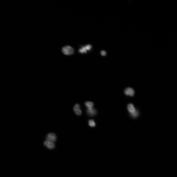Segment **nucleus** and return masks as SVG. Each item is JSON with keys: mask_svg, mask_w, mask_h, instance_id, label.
Instances as JSON below:
<instances>
[{"mask_svg": "<svg viewBox=\"0 0 177 177\" xmlns=\"http://www.w3.org/2000/svg\"><path fill=\"white\" fill-rule=\"evenodd\" d=\"M127 109L131 115L134 118L137 117L139 114V112L136 110L133 104H129L128 105Z\"/></svg>", "mask_w": 177, "mask_h": 177, "instance_id": "obj_1", "label": "nucleus"}, {"mask_svg": "<svg viewBox=\"0 0 177 177\" xmlns=\"http://www.w3.org/2000/svg\"><path fill=\"white\" fill-rule=\"evenodd\" d=\"M63 53L66 55H71L74 53V50L73 48L69 46H66L63 47L62 49Z\"/></svg>", "mask_w": 177, "mask_h": 177, "instance_id": "obj_2", "label": "nucleus"}, {"mask_svg": "<svg viewBox=\"0 0 177 177\" xmlns=\"http://www.w3.org/2000/svg\"><path fill=\"white\" fill-rule=\"evenodd\" d=\"M46 139V140L54 142L57 139V137L54 133H50L47 135Z\"/></svg>", "mask_w": 177, "mask_h": 177, "instance_id": "obj_3", "label": "nucleus"}, {"mask_svg": "<svg viewBox=\"0 0 177 177\" xmlns=\"http://www.w3.org/2000/svg\"><path fill=\"white\" fill-rule=\"evenodd\" d=\"M44 145L50 150L53 149L55 148V146L54 142L47 140L44 141Z\"/></svg>", "mask_w": 177, "mask_h": 177, "instance_id": "obj_4", "label": "nucleus"}, {"mask_svg": "<svg viewBox=\"0 0 177 177\" xmlns=\"http://www.w3.org/2000/svg\"><path fill=\"white\" fill-rule=\"evenodd\" d=\"M92 47V46L90 45H87L84 47H82L79 50V52L82 54L86 53L87 51L91 50Z\"/></svg>", "mask_w": 177, "mask_h": 177, "instance_id": "obj_5", "label": "nucleus"}, {"mask_svg": "<svg viewBox=\"0 0 177 177\" xmlns=\"http://www.w3.org/2000/svg\"><path fill=\"white\" fill-rule=\"evenodd\" d=\"M124 93L125 94L127 95L133 96L134 95L135 92L133 88L128 87L126 88Z\"/></svg>", "mask_w": 177, "mask_h": 177, "instance_id": "obj_6", "label": "nucleus"}, {"mask_svg": "<svg viewBox=\"0 0 177 177\" xmlns=\"http://www.w3.org/2000/svg\"><path fill=\"white\" fill-rule=\"evenodd\" d=\"M73 110L75 114L77 115L80 116L82 114V112L80 105L78 104H76L73 108Z\"/></svg>", "mask_w": 177, "mask_h": 177, "instance_id": "obj_7", "label": "nucleus"}, {"mask_svg": "<svg viewBox=\"0 0 177 177\" xmlns=\"http://www.w3.org/2000/svg\"><path fill=\"white\" fill-rule=\"evenodd\" d=\"M87 113L88 115L91 116H93L96 114L97 111L95 109L93 108L90 109H87Z\"/></svg>", "mask_w": 177, "mask_h": 177, "instance_id": "obj_8", "label": "nucleus"}, {"mask_svg": "<svg viewBox=\"0 0 177 177\" xmlns=\"http://www.w3.org/2000/svg\"><path fill=\"white\" fill-rule=\"evenodd\" d=\"M85 105L87 109H90L93 108L94 104L92 102L88 101L85 103Z\"/></svg>", "mask_w": 177, "mask_h": 177, "instance_id": "obj_9", "label": "nucleus"}, {"mask_svg": "<svg viewBox=\"0 0 177 177\" xmlns=\"http://www.w3.org/2000/svg\"><path fill=\"white\" fill-rule=\"evenodd\" d=\"M88 125L92 127H94L95 126V123L93 120H90L88 121Z\"/></svg>", "mask_w": 177, "mask_h": 177, "instance_id": "obj_10", "label": "nucleus"}, {"mask_svg": "<svg viewBox=\"0 0 177 177\" xmlns=\"http://www.w3.org/2000/svg\"><path fill=\"white\" fill-rule=\"evenodd\" d=\"M101 55L102 56H105L107 54L106 52L104 51H101Z\"/></svg>", "mask_w": 177, "mask_h": 177, "instance_id": "obj_11", "label": "nucleus"}]
</instances>
